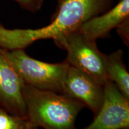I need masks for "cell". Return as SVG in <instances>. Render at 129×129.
I'll use <instances>...</instances> for the list:
<instances>
[{
	"mask_svg": "<svg viewBox=\"0 0 129 129\" xmlns=\"http://www.w3.org/2000/svg\"><path fill=\"white\" fill-rule=\"evenodd\" d=\"M54 42L59 48L67 51L64 61L69 65L85 72L102 85L108 80L106 73L107 54L99 50L96 41L75 30Z\"/></svg>",
	"mask_w": 129,
	"mask_h": 129,
	"instance_id": "3",
	"label": "cell"
},
{
	"mask_svg": "<svg viewBox=\"0 0 129 129\" xmlns=\"http://www.w3.org/2000/svg\"><path fill=\"white\" fill-rule=\"evenodd\" d=\"M114 0H58L50 23L38 29H7L0 46L9 51L25 49L38 40L58 39L75 31L88 19L112 7Z\"/></svg>",
	"mask_w": 129,
	"mask_h": 129,
	"instance_id": "1",
	"label": "cell"
},
{
	"mask_svg": "<svg viewBox=\"0 0 129 129\" xmlns=\"http://www.w3.org/2000/svg\"><path fill=\"white\" fill-rule=\"evenodd\" d=\"M35 129H38V128H35Z\"/></svg>",
	"mask_w": 129,
	"mask_h": 129,
	"instance_id": "14",
	"label": "cell"
},
{
	"mask_svg": "<svg viewBox=\"0 0 129 129\" xmlns=\"http://www.w3.org/2000/svg\"><path fill=\"white\" fill-rule=\"evenodd\" d=\"M62 94L81 102L96 115L102 104L104 87L87 74L69 65Z\"/></svg>",
	"mask_w": 129,
	"mask_h": 129,
	"instance_id": "7",
	"label": "cell"
},
{
	"mask_svg": "<svg viewBox=\"0 0 129 129\" xmlns=\"http://www.w3.org/2000/svg\"><path fill=\"white\" fill-rule=\"evenodd\" d=\"M117 32L124 43L128 46L129 44V18L122 22L116 28Z\"/></svg>",
	"mask_w": 129,
	"mask_h": 129,
	"instance_id": "12",
	"label": "cell"
},
{
	"mask_svg": "<svg viewBox=\"0 0 129 129\" xmlns=\"http://www.w3.org/2000/svg\"><path fill=\"white\" fill-rule=\"evenodd\" d=\"M129 18V0H120L114 7L88 19L77 29L90 39L108 38L111 30Z\"/></svg>",
	"mask_w": 129,
	"mask_h": 129,
	"instance_id": "8",
	"label": "cell"
},
{
	"mask_svg": "<svg viewBox=\"0 0 129 129\" xmlns=\"http://www.w3.org/2000/svg\"><path fill=\"white\" fill-rule=\"evenodd\" d=\"M125 129H128V128H125Z\"/></svg>",
	"mask_w": 129,
	"mask_h": 129,
	"instance_id": "13",
	"label": "cell"
},
{
	"mask_svg": "<svg viewBox=\"0 0 129 129\" xmlns=\"http://www.w3.org/2000/svg\"><path fill=\"white\" fill-rule=\"evenodd\" d=\"M106 73L108 79L129 99V73L124 62L123 51L119 49L107 55Z\"/></svg>",
	"mask_w": 129,
	"mask_h": 129,
	"instance_id": "9",
	"label": "cell"
},
{
	"mask_svg": "<svg viewBox=\"0 0 129 129\" xmlns=\"http://www.w3.org/2000/svg\"><path fill=\"white\" fill-rule=\"evenodd\" d=\"M21 8L31 13L37 12L41 10L44 0H13Z\"/></svg>",
	"mask_w": 129,
	"mask_h": 129,
	"instance_id": "11",
	"label": "cell"
},
{
	"mask_svg": "<svg viewBox=\"0 0 129 129\" xmlns=\"http://www.w3.org/2000/svg\"><path fill=\"white\" fill-rule=\"evenodd\" d=\"M26 117L10 114L0 106V129H35Z\"/></svg>",
	"mask_w": 129,
	"mask_h": 129,
	"instance_id": "10",
	"label": "cell"
},
{
	"mask_svg": "<svg viewBox=\"0 0 129 129\" xmlns=\"http://www.w3.org/2000/svg\"><path fill=\"white\" fill-rule=\"evenodd\" d=\"M104 96L93 122L83 129H125L129 127V99L116 85L108 80L104 85Z\"/></svg>",
	"mask_w": 129,
	"mask_h": 129,
	"instance_id": "5",
	"label": "cell"
},
{
	"mask_svg": "<svg viewBox=\"0 0 129 129\" xmlns=\"http://www.w3.org/2000/svg\"><path fill=\"white\" fill-rule=\"evenodd\" d=\"M9 54L25 84L62 94L69 67L67 62L57 63L42 62L29 56L23 49L9 51Z\"/></svg>",
	"mask_w": 129,
	"mask_h": 129,
	"instance_id": "4",
	"label": "cell"
},
{
	"mask_svg": "<svg viewBox=\"0 0 129 129\" xmlns=\"http://www.w3.org/2000/svg\"><path fill=\"white\" fill-rule=\"evenodd\" d=\"M26 117L34 127L76 129L75 121L83 104L61 93L40 90L23 83Z\"/></svg>",
	"mask_w": 129,
	"mask_h": 129,
	"instance_id": "2",
	"label": "cell"
},
{
	"mask_svg": "<svg viewBox=\"0 0 129 129\" xmlns=\"http://www.w3.org/2000/svg\"><path fill=\"white\" fill-rule=\"evenodd\" d=\"M23 85L9 50L0 47V106L12 115L26 117Z\"/></svg>",
	"mask_w": 129,
	"mask_h": 129,
	"instance_id": "6",
	"label": "cell"
}]
</instances>
